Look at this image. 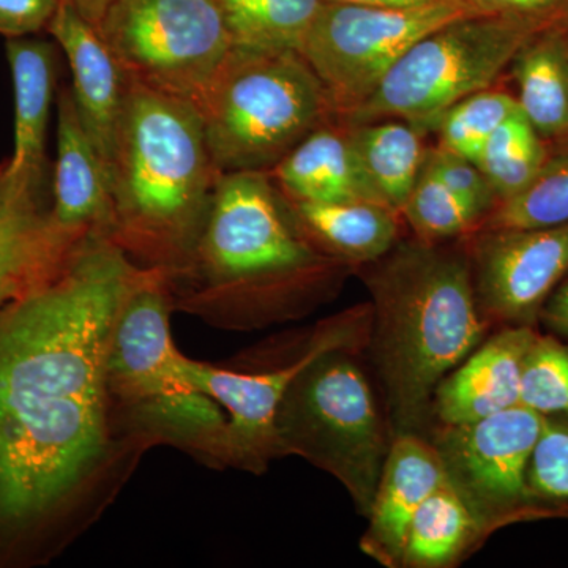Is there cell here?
Wrapping results in <instances>:
<instances>
[{
	"mask_svg": "<svg viewBox=\"0 0 568 568\" xmlns=\"http://www.w3.org/2000/svg\"><path fill=\"white\" fill-rule=\"evenodd\" d=\"M489 537L484 523L446 480L418 507L402 568L458 567Z\"/></svg>",
	"mask_w": 568,
	"mask_h": 568,
	"instance_id": "cell-22",
	"label": "cell"
},
{
	"mask_svg": "<svg viewBox=\"0 0 568 568\" xmlns=\"http://www.w3.org/2000/svg\"><path fill=\"white\" fill-rule=\"evenodd\" d=\"M69 2L74 9L80 11L85 20L95 26V28H99L100 22L103 21L104 14H106L114 0H69Z\"/></svg>",
	"mask_w": 568,
	"mask_h": 568,
	"instance_id": "cell-37",
	"label": "cell"
},
{
	"mask_svg": "<svg viewBox=\"0 0 568 568\" xmlns=\"http://www.w3.org/2000/svg\"><path fill=\"white\" fill-rule=\"evenodd\" d=\"M99 31L126 80L197 110L234 48L219 0H114Z\"/></svg>",
	"mask_w": 568,
	"mask_h": 568,
	"instance_id": "cell-9",
	"label": "cell"
},
{
	"mask_svg": "<svg viewBox=\"0 0 568 568\" xmlns=\"http://www.w3.org/2000/svg\"><path fill=\"white\" fill-rule=\"evenodd\" d=\"M140 268L97 235L0 315V562L62 548L141 458L108 390L115 317Z\"/></svg>",
	"mask_w": 568,
	"mask_h": 568,
	"instance_id": "cell-1",
	"label": "cell"
},
{
	"mask_svg": "<svg viewBox=\"0 0 568 568\" xmlns=\"http://www.w3.org/2000/svg\"><path fill=\"white\" fill-rule=\"evenodd\" d=\"M529 488L549 519L568 518V418L544 417L530 455Z\"/></svg>",
	"mask_w": 568,
	"mask_h": 568,
	"instance_id": "cell-31",
	"label": "cell"
},
{
	"mask_svg": "<svg viewBox=\"0 0 568 568\" xmlns=\"http://www.w3.org/2000/svg\"><path fill=\"white\" fill-rule=\"evenodd\" d=\"M518 104L541 138L568 134L566 40L556 32L532 37L514 61Z\"/></svg>",
	"mask_w": 568,
	"mask_h": 568,
	"instance_id": "cell-23",
	"label": "cell"
},
{
	"mask_svg": "<svg viewBox=\"0 0 568 568\" xmlns=\"http://www.w3.org/2000/svg\"><path fill=\"white\" fill-rule=\"evenodd\" d=\"M425 163L455 196L481 216V222L496 207V194L477 163L440 148L428 149Z\"/></svg>",
	"mask_w": 568,
	"mask_h": 568,
	"instance_id": "cell-32",
	"label": "cell"
},
{
	"mask_svg": "<svg viewBox=\"0 0 568 568\" xmlns=\"http://www.w3.org/2000/svg\"><path fill=\"white\" fill-rule=\"evenodd\" d=\"M220 173L192 103L126 80L111 164V239L134 264L170 278L192 260Z\"/></svg>",
	"mask_w": 568,
	"mask_h": 568,
	"instance_id": "cell-4",
	"label": "cell"
},
{
	"mask_svg": "<svg viewBox=\"0 0 568 568\" xmlns=\"http://www.w3.org/2000/svg\"><path fill=\"white\" fill-rule=\"evenodd\" d=\"M402 216L416 239L426 244L467 237L481 223V216L455 196L425 162L403 205Z\"/></svg>",
	"mask_w": 568,
	"mask_h": 568,
	"instance_id": "cell-28",
	"label": "cell"
},
{
	"mask_svg": "<svg viewBox=\"0 0 568 568\" xmlns=\"http://www.w3.org/2000/svg\"><path fill=\"white\" fill-rule=\"evenodd\" d=\"M306 237L351 268L375 263L402 239V213L375 201L290 203Z\"/></svg>",
	"mask_w": 568,
	"mask_h": 568,
	"instance_id": "cell-20",
	"label": "cell"
},
{
	"mask_svg": "<svg viewBox=\"0 0 568 568\" xmlns=\"http://www.w3.org/2000/svg\"><path fill=\"white\" fill-rule=\"evenodd\" d=\"M446 481L443 462L428 436L396 435L369 510L361 548L387 568H402L410 523L426 497Z\"/></svg>",
	"mask_w": 568,
	"mask_h": 568,
	"instance_id": "cell-18",
	"label": "cell"
},
{
	"mask_svg": "<svg viewBox=\"0 0 568 568\" xmlns=\"http://www.w3.org/2000/svg\"><path fill=\"white\" fill-rule=\"evenodd\" d=\"M474 13L466 2L414 9L323 2L301 54L323 84L336 118H345L375 92L416 41Z\"/></svg>",
	"mask_w": 568,
	"mask_h": 568,
	"instance_id": "cell-10",
	"label": "cell"
},
{
	"mask_svg": "<svg viewBox=\"0 0 568 568\" xmlns=\"http://www.w3.org/2000/svg\"><path fill=\"white\" fill-rule=\"evenodd\" d=\"M541 28L481 13L447 22L416 41L361 106L336 119L351 125L399 119L422 133L435 130L455 103L491 88Z\"/></svg>",
	"mask_w": 568,
	"mask_h": 568,
	"instance_id": "cell-8",
	"label": "cell"
},
{
	"mask_svg": "<svg viewBox=\"0 0 568 568\" xmlns=\"http://www.w3.org/2000/svg\"><path fill=\"white\" fill-rule=\"evenodd\" d=\"M372 304L355 305L321 321L306 334L304 345L274 368L257 373L234 372L186 357V376L197 390L211 396L226 414L227 467L264 474L283 458L275 432V416L294 377L310 362L328 351L364 353L372 332Z\"/></svg>",
	"mask_w": 568,
	"mask_h": 568,
	"instance_id": "cell-11",
	"label": "cell"
},
{
	"mask_svg": "<svg viewBox=\"0 0 568 568\" xmlns=\"http://www.w3.org/2000/svg\"><path fill=\"white\" fill-rule=\"evenodd\" d=\"M544 417L518 405L459 425H436L428 439L446 480L489 536L507 526L549 519L529 488L530 455Z\"/></svg>",
	"mask_w": 568,
	"mask_h": 568,
	"instance_id": "cell-12",
	"label": "cell"
},
{
	"mask_svg": "<svg viewBox=\"0 0 568 568\" xmlns=\"http://www.w3.org/2000/svg\"><path fill=\"white\" fill-rule=\"evenodd\" d=\"M547 162L540 134L518 111L497 126L476 163L500 204L528 189Z\"/></svg>",
	"mask_w": 568,
	"mask_h": 568,
	"instance_id": "cell-26",
	"label": "cell"
},
{
	"mask_svg": "<svg viewBox=\"0 0 568 568\" xmlns=\"http://www.w3.org/2000/svg\"><path fill=\"white\" fill-rule=\"evenodd\" d=\"M519 405L541 417L568 418V343L537 334L523 365Z\"/></svg>",
	"mask_w": 568,
	"mask_h": 568,
	"instance_id": "cell-30",
	"label": "cell"
},
{
	"mask_svg": "<svg viewBox=\"0 0 568 568\" xmlns=\"http://www.w3.org/2000/svg\"><path fill=\"white\" fill-rule=\"evenodd\" d=\"M474 290L493 327H537L549 295L568 274V223L467 235Z\"/></svg>",
	"mask_w": 568,
	"mask_h": 568,
	"instance_id": "cell-13",
	"label": "cell"
},
{
	"mask_svg": "<svg viewBox=\"0 0 568 568\" xmlns=\"http://www.w3.org/2000/svg\"><path fill=\"white\" fill-rule=\"evenodd\" d=\"M290 203L387 204L366 174L345 123L324 122L275 164L268 173Z\"/></svg>",
	"mask_w": 568,
	"mask_h": 568,
	"instance_id": "cell-19",
	"label": "cell"
},
{
	"mask_svg": "<svg viewBox=\"0 0 568 568\" xmlns=\"http://www.w3.org/2000/svg\"><path fill=\"white\" fill-rule=\"evenodd\" d=\"M346 268L306 237L268 173H227L171 290L175 312L224 331H256L312 313Z\"/></svg>",
	"mask_w": 568,
	"mask_h": 568,
	"instance_id": "cell-2",
	"label": "cell"
},
{
	"mask_svg": "<svg viewBox=\"0 0 568 568\" xmlns=\"http://www.w3.org/2000/svg\"><path fill=\"white\" fill-rule=\"evenodd\" d=\"M372 294L366 353L394 436L428 435L440 381L491 332L478 306L467 244L409 241L362 265Z\"/></svg>",
	"mask_w": 568,
	"mask_h": 568,
	"instance_id": "cell-3",
	"label": "cell"
},
{
	"mask_svg": "<svg viewBox=\"0 0 568 568\" xmlns=\"http://www.w3.org/2000/svg\"><path fill=\"white\" fill-rule=\"evenodd\" d=\"M566 52H567V62H568V39L566 40Z\"/></svg>",
	"mask_w": 568,
	"mask_h": 568,
	"instance_id": "cell-38",
	"label": "cell"
},
{
	"mask_svg": "<svg viewBox=\"0 0 568 568\" xmlns=\"http://www.w3.org/2000/svg\"><path fill=\"white\" fill-rule=\"evenodd\" d=\"M537 327H497L437 386L432 403L436 425H459L519 405L523 365Z\"/></svg>",
	"mask_w": 568,
	"mask_h": 568,
	"instance_id": "cell-17",
	"label": "cell"
},
{
	"mask_svg": "<svg viewBox=\"0 0 568 568\" xmlns=\"http://www.w3.org/2000/svg\"><path fill=\"white\" fill-rule=\"evenodd\" d=\"M197 111L222 174L271 173L306 134L336 118L301 52L237 47Z\"/></svg>",
	"mask_w": 568,
	"mask_h": 568,
	"instance_id": "cell-6",
	"label": "cell"
},
{
	"mask_svg": "<svg viewBox=\"0 0 568 568\" xmlns=\"http://www.w3.org/2000/svg\"><path fill=\"white\" fill-rule=\"evenodd\" d=\"M568 223V153L548 160L528 189L497 204L478 230H532ZM476 233V231H474Z\"/></svg>",
	"mask_w": 568,
	"mask_h": 568,
	"instance_id": "cell-27",
	"label": "cell"
},
{
	"mask_svg": "<svg viewBox=\"0 0 568 568\" xmlns=\"http://www.w3.org/2000/svg\"><path fill=\"white\" fill-rule=\"evenodd\" d=\"M234 47L298 51L324 0H219Z\"/></svg>",
	"mask_w": 568,
	"mask_h": 568,
	"instance_id": "cell-25",
	"label": "cell"
},
{
	"mask_svg": "<svg viewBox=\"0 0 568 568\" xmlns=\"http://www.w3.org/2000/svg\"><path fill=\"white\" fill-rule=\"evenodd\" d=\"M174 312L170 275L141 267L123 295L108 355L115 429L142 454L171 446L224 469L226 414L190 383L171 335Z\"/></svg>",
	"mask_w": 568,
	"mask_h": 568,
	"instance_id": "cell-5",
	"label": "cell"
},
{
	"mask_svg": "<svg viewBox=\"0 0 568 568\" xmlns=\"http://www.w3.org/2000/svg\"><path fill=\"white\" fill-rule=\"evenodd\" d=\"M519 110L518 100L503 91L485 89L466 97L444 112L435 132L439 133V145L476 163L488 138Z\"/></svg>",
	"mask_w": 568,
	"mask_h": 568,
	"instance_id": "cell-29",
	"label": "cell"
},
{
	"mask_svg": "<svg viewBox=\"0 0 568 568\" xmlns=\"http://www.w3.org/2000/svg\"><path fill=\"white\" fill-rule=\"evenodd\" d=\"M14 89V170L48 166L47 130L55 82V48L51 41L20 37L7 40Z\"/></svg>",
	"mask_w": 568,
	"mask_h": 568,
	"instance_id": "cell-21",
	"label": "cell"
},
{
	"mask_svg": "<svg viewBox=\"0 0 568 568\" xmlns=\"http://www.w3.org/2000/svg\"><path fill=\"white\" fill-rule=\"evenodd\" d=\"M50 181L48 166L14 170L10 159L0 163V315L58 274L81 245L52 223Z\"/></svg>",
	"mask_w": 568,
	"mask_h": 568,
	"instance_id": "cell-14",
	"label": "cell"
},
{
	"mask_svg": "<svg viewBox=\"0 0 568 568\" xmlns=\"http://www.w3.org/2000/svg\"><path fill=\"white\" fill-rule=\"evenodd\" d=\"M538 323L544 324L549 334L568 343V274L545 302Z\"/></svg>",
	"mask_w": 568,
	"mask_h": 568,
	"instance_id": "cell-35",
	"label": "cell"
},
{
	"mask_svg": "<svg viewBox=\"0 0 568 568\" xmlns=\"http://www.w3.org/2000/svg\"><path fill=\"white\" fill-rule=\"evenodd\" d=\"M345 125L377 192L390 207L402 213L428 151L422 140L424 133L399 119Z\"/></svg>",
	"mask_w": 568,
	"mask_h": 568,
	"instance_id": "cell-24",
	"label": "cell"
},
{
	"mask_svg": "<svg viewBox=\"0 0 568 568\" xmlns=\"http://www.w3.org/2000/svg\"><path fill=\"white\" fill-rule=\"evenodd\" d=\"M477 13L541 22L568 9V0H465Z\"/></svg>",
	"mask_w": 568,
	"mask_h": 568,
	"instance_id": "cell-34",
	"label": "cell"
},
{
	"mask_svg": "<svg viewBox=\"0 0 568 568\" xmlns=\"http://www.w3.org/2000/svg\"><path fill=\"white\" fill-rule=\"evenodd\" d=\"M61 0H0V33L31 37L48 28Z\"/></svg>",
	"mask_w": 568,
	"mask_h": 568,
	"instance_id": "cell-33",
	"label": "cell"
},
{
	"mask_svg": "<svg viewBox=\"0 0 568 568\" xmlns=\"http://www.w3.org/2000/svg\"><path fill=\"white\" fill-rule=\"evenodd\" d=\"M51 219L71 244H82L97 235L111 239L114 209L110 171L82 126L69 85H63L58 100V159L51 179Z\"/></svg>",
	"mask_w": 568,
	"mask_h": 568,
	"instance_id": "cell-15",
	"label": "cell"
},
{
	"mask_svg": "<svg viewBox=\"0 0 568 568\" xmlns=\"http://www.w3.org/2000/svg\"><path fill=\"white\" fill-rule=\"evenodd\" d=\"M566 148L568 149V134H567V138H566Z\"/></svg>",
	"mask_w": 568,
	"mask_h": 568,
	"instance_id": "cell-39",
	"label": "cell"
},
{
	"mask_svg": "<svg viewBox=\"0 0 568 568\" xmlns=\"http://www.w3.org/2000/svg\"><path fill=\"white\" fill-rule=\"evenodd\" d=\"M324 2L358 3V6L386 7V9H414V7L433 6V3L465 2V0H324Z\"/></svg>",
	"mask_w": 568,
	"mask_h": 568,
	"instance_id": "cell-36",
	"label": "cell"
},
{
	"mask_svg": "<svg viewBox=\"0 0 568 568\" xmlns=\"http://www.w3.org/2000/svg\"><path fill=\"white\" fill-rule=\"evenodd\" d=\"M357 355L335 349L310 362L284 392L275 432L282 457H302L334 476L366 518L394 432Z\"/></svg>",
	"mask_w": 568,
	"mask_h": 568,
	"instance_id": "cell-7",
	"label": "cell"
},
{
	"mask_svg": "<svg viewBox=\"0 0 568 568\" xmlns=\"http://www.w3.org/2000/svg\"><path fill=\"white\" fill-rule=\"evenodd\" d=\"M47 31L69 59L74 103L85 133L110 171L125 106L126 78L99 28L61 0Z\"/></svg>",
	"mask_w": 568,
	"mask_h": 568,
	"instance_id": "cell-16",
	"label": "cell"
}]
</instances>
